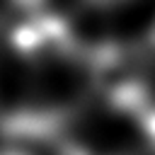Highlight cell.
<instances>
[{"instance_id":"cell-1","label":"cell","mask_w":155,"mask_h":155,"mask_svg":"<svg viewBox=\"0 0 155 155\" xmlns=\"http://www.w3.org/2000/svg\"><path fill=\"white\" fill-rule=\"evenodd\" d=\"M87 70L94 90L111 107L140 114L150 104L148 75L140 56L121 44H104L90 51Z\"/></svg>"},{"instance_id":"cell-2","label":"cell","mask_w":155,"mask_h":155,"mask_svg":"<svg viewBox=\"0 0 155 155\" xmlns=\"http://www.w3.org/2000/svg\"><path fill=\"white\" fill-rule=\"evenodd\" d=\"M17 10V17L7 27V41L17 56L29 63H48L78 51L75 31L65 17L44 7V2Z\"/></svg>"},{"instance_id":"cell-3","label":"cell","mask_w":155,"mask_h":155,"mask_svg":"<svg viewBox=\"0 0 155 155\" xmlns=\"http://www.w3.org/2000/svg\"><path fill=\"white\" fill-rule=\"evenodd\" d=\"M138 124H140V128H143V136L148 138V143H150V148L155 150V104L150 102L138 116Z\"/></svg>"},{"instance_id":"cell-4","label":"cell","mask_w":155,"mask_h":155,"mask_svg":"<svg viewBox=\"0 0 155 155\" xmlns=\"http://www.w3.org/2000/svg\"><path fill=\"white\" fill-rule=\"evenodd\" d=\"M85 2H90V5H94V7H114V5H121V2H126V0H85Z\"/></svg>"},{"instance_id":"cell-5","label":"cell","mask_w":155,"mask_h":155,"mask_svg":"<svg viewBox=\"0 0 155 155\" xmlns=\"http://www.w3.org/2000/svg\"><path fill=\"white\" fill-rule=\"evenodd\" d=\"M0 155H29V153H24L22 148H17V145H15V148H2V150H0Z\"/></svg>"},{"instance_id":"cell-6","label":"cell","mask_w":155,"mask_h":155,"mask_svg":"<svg viewBox=\"0 0 155 155\" xmlns=\"http://www.w3.org/2000/svg\"><path fill=\"white\" fill-rule=\"evenodd\" d=\"M44 0H15L17 7H29V5H41Z\"/></svg>"},{"instance_id":"cell-7","label":"cell","mask_w":155,"mask_h":155,"mask_svg":"<svg viewBox=\"0 0 155 155\" xmlns=\"http://www.w3.org/2000/svg\"><path fill=\"white\" fill-rule=\"evenodd\" d=\"M150 44L155 46V24H153V29H150Z\"/></svg>"}]
</instances>
